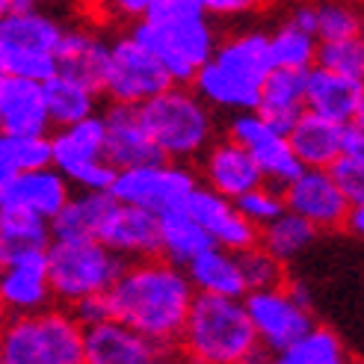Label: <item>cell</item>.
<instances>
[{"label": "cell", "instance_id": "obj_1", "mask_svg": "<svg viewBox=\"0 0 364 364\" xmlns=\"http://www.w3.org/2000/svg\"><path fill=\"white\" fill-rule=\"evenodd\" d=\"M196 290L184 269L154 258L127 261L119 279L107 287V317L131 326L154 347H175Z\"/></svg>", "mask_w": 364, "mask_h": 364}, {"label": "cell", "instance_id": "obj_2", "mask_svg": "<svg viewBox=\"0 0 364 364\" xmlns=\"http://www.w3.org/2000/svg\"><path fill=\"white\" fill-rule=\"evenodd\" d=\"M175 347L190 364H267L269 353L258 343L246 305L237 296L196 294Z\"/></svg>", "mask_w": 364, "mask_h": 364}, {"label": "cell", "instance_id": "obj_3", "mask_svg": "<svg viewBox=\"0 0 364 364\" xmlns=\"http://www.w3.org/2000/svg\"><path fill=\"white\" fill-rule=\"evenodd\" d=\"M269 39L261 30L234 33L216 42L213 53L198 65L190 86L210 110H255L261 83L269 75Z\"/></svg>", "mask_w": 364, "mask_h": 364}, {"label": "cell", "instance_id": "obj_4", "mask_svg": "<svg viewBox=\"0 0 364 364\" xmlns=\"http://www.w3.org/2000/svg\"><path fill=\"white\" fill-rule=\"evenodd\" d=\"M136 110L163 160L193 163L216 139V116L190 83H169Z\"/></svg>", "mask_w": 364, "mask_h": 364}, {"label": "cell", "instance_id": "obj_5", "mask_svg": "<svg viewBox=\"0 0 364 364\" xmlns=\"http://www.w3.org/2000/svg\"><path fill=\"white\" fill-rule=\"evenodd\" d=\"M131 36L163 65L172 83H190L198 65L210 57L220 42L205 9L169 15L145 12L134 21Z\"/></svg>", "mask_w": 364, "mask_h": 364}, {"label": "cell", "instance_id": "obj_6", "mask_svg": "<svg viewBox=\"0 0 364 364\" xmlns=\"http://www.w3.org/2000/svg\"><path fill=\"white\" fill-rule=\"evenodd\" d=\"M0 364H83V326L63 305L4 317Z\"/></svg>", "mask_w": 364, "mask_h": 364}, {"label": "cell", "instance_id": "obj_7", "mask_svg": "<svg viewBox=\"0 0 364 364\" xmlns=\"http://www.w3.org/2000/svg\"><path fill=\"white\" fill-rule=\"evenodd\" d=\"M48 284L53 294V305H71L83 296L107 294L119 272L124 269V258L110 252L95 237L57 240L48 243Z\"/></svg>", "mask_w": 364, "mask_h": 364}, {"label": "cell", "instance_id": "obj_8", "mask_svg": "<svg viewBox=\"0 0 364 364\" xmlns=\"http://www.w3.org/2000/svg\"><path fill=\"white\" fill-rule=\"evenodd\" d=\"M246 314L258 343L267 353H279L287 343H294L314 326L311 317V294L299 282H284L276 287L246 290L243 296Z\"/></svg>", "mask_w": 364, "mask_h": 364}, {"label": "cell", "instance_id": "obj_9", "mask_svg": "<svg viewBox=\"0 0 364 364\" xmlns=\"http://www.w3.org/2000/svg\"><path fill=\"white\" fill-rule=\"evenodd\" d=\"M50 166L77 190H110L116 169L104 157V122L92 113L50 134Z\"/></svg>", "mask_w": 364, "mask_h": 364}, {"label": "cell", "instance_id": "obj_10", "mask_svg": "<svg viewBox=\"0 0 364 364\" xmlns=\"http://www.w3.org/2000/svg\"><path fill=\"white\" fill-rule=\"evenodd\" d=\"M198 184V175L190 163H178V160H154V163H142V166L131 169H116L110 196L116 202L124 205H136L151 210L154 216L184 208L187 196Z\"/></svg>", "mask_w": 364, "mask_h": 364}, {"label": "cell", "instance_id": "obj_11", "mask_svg": "<svg viewBox=\"0 0 364 364\" xmlns=\"http://www.w3.org/2000/svg\"><path fill=\"white\" fill-rule=\"evenodd\" d=\"M169 83H172V77L131 33L110 42L104 80H101V95H107L116 104L139 107L142 101L163 92Z\"/></svg>", "mask_w": 364, "mask_h": 364}, {"label": "cell", "instance_id": "obj_12", "mask_svg": "<svg viewBox=\"0 0 364 364\" xmlns=\"http://www.w3.org/2000/svg\"><path fill=\"white\" fill-rule=\"evenodd\" d=\"M225 136L234 139L237 145L252 154L255 166H258L264 184L284 190L290 181H294L302 172V163L296 160L294 149L284 134H279L267 119H261L255 110H240L231 113Z\"/></svg>", "mask_w": 364, "mask_h": 364}, {"label": "cell", "instance_id": "obj_13", "mask_svg": "<svg viewBox=\"0 0 364 364\" xmlns=\"http://www.w3.org/2000/svg\"><path fill=\"white\" fill-rule=\"evenodd\" d=\"M48 305H53V294L45 249H27L0 261V317L36 314Z\"/></svg>", "mask_w": 364, "mask_h": 364}, {"label": "cell", "instance_id": "obj_14", "mask_svg": "<svg viewBox=\"0 0 364 364\" xmlns=\"http://www.w3.org/2000/svg\"><path fill=\"white\" fill-rule=\"evenodd\" d=\"M284 208L302 216L305 223H311L317 231H338L343 225L350 202L343 198V193L335 187V181L329 178L326 169H308L290 181L282 190Z\"/></svg>", "mask_w": 364, "mask_h": 364}, {"label": "cell", "instance_id": "obj_15", "mask_svg": "<svg viewBox=\"0 0 364 364\" xmlns=\"http://www.w3.org/2000/svg\"><path fill=\"white\" fill-rule=\"evenodd\" d=\"M184 210L208 231L213 246H223L228 252H240L252 243H258V228L243 220V213L234 208L231 198L213 193L205 184H196L187 196Z\"/></svg>", "mask_w": 364, "mask_h": 364}, {"label": "cell", "instance_id": "obj_16", "mask_svg": "<svg viewBox=\"0 0 364 364\" xmlns=\"http://www.w3.org/2000/svg\"><path fill=\"white\" fill-rule=\"evenodd\" d=\"M198 184L210 187L225 198H237L240 193L264 184L252 154L228 136H216L208 149L198 154Z\"/></svg>", "mask_w": 364, "mask_h": 364}, {"label": "cell", "instance_id": "obj_17", "mask_svg": "<svg viewBox=\"0 0 364 364\" xmlns=\"http://www.w3.org/2000/svg\"><path fill=\"white\" fill-rule=\"evenodd\" d=\"M101 122H104V157L110 160L113 169H131V166H142V163L163 160L134 104L110 101V107L101 113Z\"/></svg>", "mask_w": 364, "mask_h": 364}, {"label": "cell", "instance_id": "obj_18", "mask_svg": "<svg viewBox=\"0 0 364 364\" xmlns=\"http://www.w3.org/2000/svg\"><path fill=\"white\" fill-rule=\"evenodd\" d=\"M95 240L104 243L110 252L122 255L124 261L154 258L157 255V216L145 208L113 202L104 223L95 234Z\"/></svg>", "mask_w": 364, "mask_h": 364}, {"label": "cell", "instance_id": "obj_19", "mask_svg": "<svg viewBox=\"0 0 364 364\" xmlns=\"http://www.w3.org/2000/svg\"><path fill=\"white\" fill-rule=\"evenodd\" d=\"M68 196H71V184L63 178L60 169L53 166L24 169L0 184V208L30 210L50 223V216L65 205Z\"/></svg>", "mask_w": 364, "mask_h": 364}, {"label": "cell", "instance_id": "obj_20", "mask_svg": "<svg viewBox=\"0 0 364 364\" xmlns=\"http://www.w3.org/2000/svg\"><path fill=\"white\" fill-rule=\"evenodd\" d=\"M305 110L338 124L364 119V80L311 65L305 71Z\"/></svg>", "mask_w": 364, "mask_h": 364}, {"label": "cell", "instance_id": "obj_21", "mask_svg": "<svg viewBox=\"0 0 364 364\" xmlns=\"http://www.w3.org/2000/svg\"><path fill=\"white\" fill-rule=\"evenodd\" d=\"M50 122L39 80L0 71V134H48Z\"/></svg>", "mask_w": 364, "mask_h": 364}, {"label": "cell", "instance_id": "obj_22", "mask_svg": "<svg viewBox=\"0 0 364 364\" xmlns=\"http://www.w3.org/2000/svg\"><path fill=\"white\" fill-rule=\"evenodd\" d=\"M154 350L151 341L113 317L83 326V364H145Z\"/></svg>", "mask_w": 364, "mask_h": 364}, {"label": "cell", "instance_id": "obj_23", "mask_svg": "<svg viewBox=\"0 0 364 364\" xmlns=\"http://www.w3.org/2000/svg\"><path fill=\"white\" fill-rule=\"evenodd\" d=\"M65 27L42 6H12L0 21V50H39L53 53Z\"/></svg>", "mask_w": 364, "mask_h": 364}, {"label": "cell", "instance_id": "obj_24", "mask_svg": "<svg viewBox=\"0 0 364 364\" xmlns=\"http://www.w3.org/2000/svg\"><path fill=\"white\" fill-rule=\"evenodd\" d=\"M107 50H110V42H104L98 33L86 27H71L63 33L57 50H53V60H57V71L101 92Z\"/></svg>", "mask_w": 364, "mask_h": 364}, {"label": "cell", "instance_id": "obj_25", "mask_svg": "<svg viewBox=\"0 0 364 364\" xmlns=\"http://www.w3.org/2000/svg\"><path fill=\"white\" fill-rule=\"evenodd\" d=\"M302 110H305V71L269 68V75L261 83L255 113L267 119L279 134H287V127L296 122Z\"/></svg>", "mask_w": 364, "mask_h": 364}, {"label": "cell", "instance_id": "obj_26", "mask_svg": "<svg viewBox=\"0 0 364 364\" xmlns=\"http://www.w3.org/2000/svg\"><path fill=\"white\" fill-rule=\"evenodd\" d=\"M184 276L196 294H213V296H246V284L240 276L237 252H228L223 246H208L190 258L184 267Z\"/></svg>", "mask_w": 364, "mask_h": 364}, {"label": "cell", "instance_id": "obj_27", "mask_svg": "<svg viewBox=\"0 0 364 364\" xmlns=\"http://www.w3.org/2000/svg\"><path fill=\"white\" fill-rule=\"evenodd\" d=\"M284 136L296 160L308 169H326L341 154V124L311 110H302Z\"/></svg>", "mask_w": 364, "mask_h": 364}, {"label": "cell", "instance_id": "obj_28", "mask_svg": "<svg viewBox=\"0 0 364 364\" xmlns=\"http://www.w3.org/2000/svg\"><path fill=\"white\" fill-rule=\"evenodd\" d=\"M116 198L110 190H77L65 198V205L50 216V237L57 240H77V237H95L107 210L113 208Z\"/></svg>", "mask_w": 364, "mask_h": 364}, {"label": "cell", "instance_id": "obj_29", "mask_svg": "<svg viewBox=\"0 0 364 364\" xmlns=\"http://www.w3.org/2000/svg\"><path fill=\"white\" fill-rule=\"evenodd\" d=\"M42 95L50 127H63L98 113V98H101V92H95L92 86L68 77L63 71H53L48 80H42Z\"/></svg>", "mask_w": 364, "mask_h": 364}, {"label": "cell", "instance_id": "obj_30", "mask_svg": "<svg viewBox=\"0 0 364 364\" xmlns=\"http://www.w3.org/2000/svg\"><path fill=\"white\" fill-rule=\"evenodd\" d=\"M208 246H213V240L184 208H175L157 216V255L163 261L184 267Z\"/></svg>", "mask_w": 364, "mask_h": 364}, {"label": "cell", "instance_id": "obj_31", "mask_svg": "<svg viewBox=\"0 0 364 364\" xmlns=\"http://www.w3.org/2000/svg\"><path fill=\"white\" fill-rule=\"evenodd\" d=\"M317 234L320 231L311 223H305L302 216H296L294 210L284 208L276 220H269L264 228H258V243L269 255H276L282 264H290L294 258H299V255H305L314 246Z\"/></svg>", "mask_w": 364, "mask_h": 364}, {"label": "cell", "instance_id": "obj_32", "mask_svg": "<svg viewBox=\"0 0 364 364\" xmlns=\"http://www.w3.org/2000/svg\"><path fill=\"white\" fill-rule=\"evenodd\" d=\"M267 364H353V358L332 329L314 323L302 338L287 343L284 350L269 353Z\"/></svg>", "mask_w": 364, "mask_h": 364}, {"label": "cell", "instance_id": "obj_33", "mask_svg": "<svg viewBox=\"0 0 364 364\" xmlns=\"http://www.w3.org/2000/svg\"><path fill=\"white\" fill-rule=\"evenodd\" d=\"M50 225L42 216L18 208H0V261L27 249H48Z\"/></svg>", "mask_w": 364, "mask_h": 364}, {"label": "cell", "instance_id": "obj_34", "mask_svg": "<svg viewBox=\"0 0 364 364\" xmlns=\"http://www.w3.org/2000/svg\"><path fill=\"white\" fill-rule=\"evenodd\" d=\"M269 39V60L272 68H294L308 71L317 60V36L299 30L290 21H284L276 33H267Z\"/></svg>", "mask_w": 364, "mask_h": 364}, {"label": "cell", "instance_id": "obj_35", "mask_svg": "<svg viewBox=\"0 0 364 364\" xmlns=\"http://www.w3.org/2000/svg\"><path fill=\"white\" fill-rule=\"evenodd\" d=\"M237 264H240V276L246 290H261V287H276L287 282V272L276 255H269L261 243H252L237 252Z\"/></svg>", "mask_w": 364, "mask_h": 364}, {"label": "cell", "instance_id": "obj_36", "mask_svg": "<svg viewBox=\"0 0 364 364\" xmlns=\"http://www.w3.org/2000/svg\"><path fill=\"white\" fill-rule=\"evenodd\" d=\"M314 65L329 68L343 77H358L364 80V39L350 36V39H329L317 42V60Z\"/></svg>", "mask_w": 364, "mask_h": 364}, {"label": "cell", "instance_id": "obj_37", "mask_svg": "<svg viewBox=\"0 0 364 364\" xmlns=\"http://www.w3.org/2000/svg\"><path fill=\"white\" fill-rule=\"evenodd\" d=\"M314 15H317V27H314L317 42L361 36V12L353 4H347V0H326V4H317Z\"/></svg>", "mask_w": 364, "mask_h": 364}, {"label": "cell", "instance_id": "obj_38", "mask_svg": "<svg viewBox=\"0 0 364 364\" xmlns=\"http://www.w3.org/2000/svg\"><path fill=\"white\" fill-rule=\"evenodd\" d=\"M234 208L243 213V220L252 223L255 228H264L269 220L284 210V198H282V190L279 187H269V184H258L246 193H240L237 198H231Z\"/></svg>", "mask_w": 364, "mask_h": 364}, {"label": "cell", "instance_id": "obj_39", "mask_svg": "<svg viewBox=\"0 0 364 364\" xmlns=\"http://www.w3.org/2000/svg\"><path fill=\"white\" fill-rule=\"evenodd\" d=\"M0 68L6 75L42 83L57 71V60H53V53H39V50H0Z\"/></svg>", "mask_w": 364, "mask_h": 364}, {"label": "cell", "instance_id": "obj_40", "mask_svg": "<svg viewBox=\"0 0 364 364\" xmlns=\"http://www.w3.org/2000/svg\"><path fill=\"white\" fill-rule=\"evenodd\" d=\"M335 187L343 193L350 205H364V157L358 154H338L326 166Z\"/></svg>", "mask_w": 364, "mask_h": 364}, {"label": "cell", "instance_id": "obj_41", "mask_svg": "<svg viewBox=\"0 0 364 364\" xmlns=\"http://www.w3.org/2000/svg\"><path fill=\"white\" fill-rule=\"evenodd\" d=\"M63 308H68V314L75 317L80 326H92V323L107 317V299H104V294L83 296V299L71 302V305H63Z\"/></svg>", "mask_w": 364, "mask_h": 364}, {"label": "cell", "instance_id": "obj_42", "mask_svg": "<svg viewBox=\"0 0 364 364\" xmlns=\"http://www.w3.org/2000/svg\"><path fill=\"white\" fill-rule=\"evenodd\" d=\"M202 6L213 18H240L261 6V0H202Z\"/></svg>", "mask_w": 364, "mask_h": 364}, {"label": "cell", "instance_id": "obj_43", "mask_svg": "<svg viewBox=\"0 0 364 364\" xmlns=\"http://www.w3.org/2000/svg\"><path fill=\"white\" fill-rule=\"evenodd\" d=\"M341 154H358V157H364V119L341 124Z\"/></svg>", "mask_w": 364, "mask_h": 364}, {"label": "cell", "instance_id": "obj_44", "mask_svg": "<svg viewBox=\"0 0 364 364\" xmlns=\"http://www.w3.org/2000/svg\"><path fill=\"white\" fill-rule=\"evenodd\" d=\"M294 27H299V30H308V33H314V27H317V15H314V6L311 4H302V6H296L294 12H290V18H287Z\"/></svg>", "mask_w": 364, "mask_h": 364}, {"label": "cell", "instance_id": "obj_45", "mask_svg": "<svg viewBox=\"0 0 364 364\" xmlns=\"http://www.w3.org/2000/svg\"><path fill=\"white\" fill-rule=\"evenodd\" d=\"M341 228L347 234H353V237H361V234H364V205H350Z\"/></svg>", "mask_w": 364, "mask_h": 364}, {"label": "cell", "instance_id": "obj_46", "mask_svg": "<svg viewBox=\"0 0 364 364\" xmlns=\"http://www.w3.org/2000/svg\"><path fill=\"white\" fill-rule=\"evenodd\" d=\"M145 364H190V358L181 353L178 347H157L154 355L145 361Z\"/></svg>", "mask_w": 364, "mask_h": 364}, {"label": "cell", "instance_id": "obj_47", "mask_svg": "<svg viewBox=\"0 0 364 364\" xmlns=\"http://www.w3.org/2000/svg\"><path fill=\"white\" fill-rule=\"evenodd\" d=\"M15 6H48V4H53V0H12Z\"/></svg>", "mask_w": 364, "mask_h": 364}, {"label": "cell", "instance_id": "obj_48", "mask_svg": "<svg viewBox=\"0 0 364 364\" xmlns=\"http://www.w3.org/2000/svg\"><path fill=\"white\" fill-rule=\"evenodd\" d=\"M15 4H12V0H0V21H4V18L9 15V9H12Z\"/></svg>", "mask_w": 364, "mask_h": 364}, {"label": "cell", "instance_id": "obj_49", "mask_svg": "<svg viewBox=\"0 0 364 364\" xmlns=\"http://www.w3.org/2000/svg\"><path fill=\"white\" fill-rule=\"evenodd\" d=\"M0 71H4V68H0Z\"/></svg>", "mask_w": 364, "mask_h": 364}, {"label": "cell", "instance_id": "obj_50", "mask_svg": "<svg viewBox=\"0 0 364 364\" xmlns=\"http://www.w3.org/2000/svg\"><path fill=\"white\" fill-rule=\"evenodd\" d=\"M0 320H4V317H0Z\"/></svg>", "mask_w": 364, "mask_h": 364}]
</instances>
